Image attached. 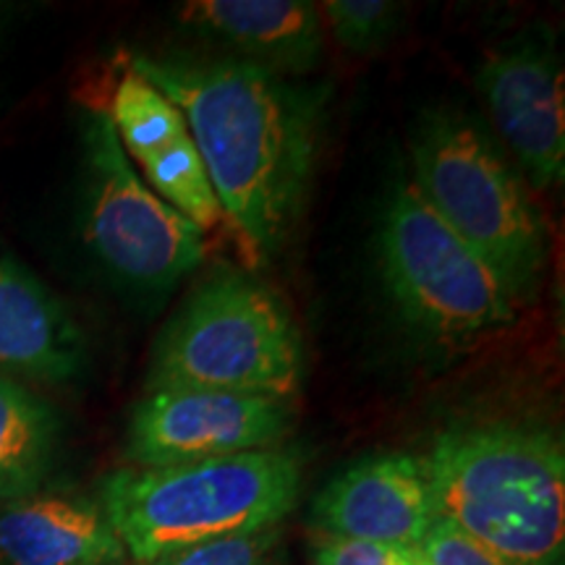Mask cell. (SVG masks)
Masks as SVG:
<instances>
[{"label": "cell", "instance_id": "4fadbf2b", "mask_svg": "<svg viewBox=\"0 0 565 565\" xmlns=\"http://www.w3.org/2000/svg\"><path fill=\"white\" fill-rule=\"evenodd\" d=\"M126 557L100 500L38 490L0 503V565H124Z\"/></svg>", "mask_w": 565, "mask_h": 565}, {"label": "cell", "instance_id": "5b68a950", "mask_svg": "<svg viewBox=\"0 0 565 565\" xmlns=\"http://www.w3.org/2000/svg\"><path fill=\"white\" fill-rule=\"evenodd\" d=\"M412 168L416 194L484 259L511 299H532L547 263L545 217L482 126L458 110L424 113Z\"/></svg>", "mask_w": 565, "mask_h": 565}, {"label": "cell", "instance_id": "3957f363", "mask_svg": "<svg viewBox=\"0 0 565 565\" xmlns=\"http://www.w3.org/2000/svg\"><path fill=\"white\" fill-rule=\"evenodd\" d=\"M301 494V456L286 448L207 461L118 469L103 479L100 505L134 563L280 526Z\"/></svg>", "mask_w": 565, "mask_h": 565}, {"label": "cell", "instance_id": "e0dca14e", "mask_svg": "<svg viewBox=\"0 0 565 565\" xmlns=\"http://www.w3.org/2000/svg\"><path fill=\"white\" fill-rule=\"evenodd\" d=\"M322 13L338 45L351 53H372L383 47L398 32L404 17L401 6L387 0H328L322 3Z\"/></svg>", "mask_w": 565, "mask_h": 565}, {"label": "cell", "instance_id": "7c38bea8", "mask_svg": "<svg viewBox=\"0 0 565 565\" xmlns=\"http://www.w3.org/2000/svg\"><path fill=\"white\" fill-rule=\"evenodd\" d=\"M186 30L282 76H301L322 58V17L303 0H189L175 9Z\"/></svg>", "mask_w": 565, "mask_h": 565}, {"label": "cell", "instance_id": "44dd1931", "mask_svg": "<svg viewBox=\"0 0 565 565\" xmlns=\"http://www.w3.org/2000/svg\"><path fill=\"white\" fill-rule=\"evenodd\" d=\"M124 565H126V563H124ZM131 565H139V563H131Z\"/></svg>", "mask_w": 565, "mask_h": 565}, {"label": "cell", "instance_id": "ac0fdd59", "mask_svg": "<svg viewBox=\"0 0 565 565\" xmlns=\"http://www.w3.org/2000/svg\"><path fill=\"white\" fill-rule=\"evenodd\" d=\"M280 550V529L236 534L225 540L179 550L150 565H275Z\"/></svg>", "mask_w": 565, "mask_h": 565}, {"label": "cell", "instance_id": "52a82bcc", "mask_svg": "<svg viewBox=\"0 0 565 565\" xmlns=\"http://www.w3.org/2000/svg\"><path fill=\"white\" fill-rule=\"evenodd\" d=\"M82 242L105 273L139 294L168 291L204 259V233L147 186L95 105L82 118Z\"/></svg>", "mask_w": 565, "mask_h": 565}, {"label": "cell", "instance_id": "7a4b0ae2", "mask_svg": "<svg viewBox=\"0 0 565 565\" xmlns=\"http://www.w3.org/2000/svg\"><path fill=\"white\" fill-rule=\"evenodd\" d=\"M424 463L440 519L505 565H563L565 454L550 429L519 422L450 427Z\"/></svg>", "mask_w": 565, "mask_h": 565}, {"label": "cell", "instance_id": "30bf717a", "mask_svg": "<svg viewBox=\"0 0 565 565\" xmlns=\"http://www.w3.org/2000/svg\"><path fill=\"white\" fill-rule=\"evenodd\" d=\"M312 521L328 540L416 547L437 521L427 463L412 454L366 456L317 494Z\"/></svg>", "mask_w": 565, "mask_h": 565}, {"label": "cell", "instance_id": "8992f818", "mask_svg": "<svg viewBox=\"0 0 565 565\" xmlns=\"http://www.w3.org/2000/svg\"><path fill=\"white\" fill-rule=\"evenodd\" d=\"M377 267L408 330L463 345L515 320V301L484 259L461 242L408 183H398L377 231Z\"/></svg>", "mask_w": 565, "mask_h": 565}, {"label": "cell", "instance_id": "d6986e66", "mask_svg": "<svg viewBox=\"0 0 565 565\" xmlns=\"http://www.w3.org/2000/svg\"><path fill=\"white\" fill-rule=\"evenodd\" d=\"M414 550L422 565H505L482 542H477L475 536L461 532L440 515Z\"/></svg>", "mask_w": 565, "mask_h": 565}, {"label": "cell", "instance_id": "5bb4252c", "mask_svg": "<svg viewBox=\"0 0 565 565\" xmlns=\"http://www.w3.org/2000/svg\"><path fill=\"white\" fill-rule=\"evenodd\" d=\"M58 437L55 408L0 374V503L40 490L53 469Z\"/></svg>", "mask_w": 565, "mask_h": 565}, {"label": "cell", "instance_id": "9c48e42d", "mask_svg": "<svg viewBox=\"0 0 565 565\" xmlns=\"http://www.w3.org/2000/svg\"><path fill=\"white\" fill-rule=\"evenodd\" d=\"M565 74L550 34L494 45L477 68L494 131L540 192L565 179Z\"/></svg>", "mask_w": 565, "mask_h": 565}, {"label": "cell", "instance_id": "2e32d148", "mask_svg": "<svg viewBox=\"0 0 565 565\" xmlns=\"http://www.w3.org/2000/svg\"><path fill=\"white\" fill-rule=\"evenodd\" d=\"M134 168L162 202L171 204L202 233L212 231L223 221L221 202L189 131L162 150L134 162Z\"/></svg>", "mask_w": 565, "mask_h": 565}, {"label": "cell", "instance_id": "ffe728a7", "mask_svg": "<svg viewBox=\"0 0 565 565\" xmlns=\"http://www.w3.org/2000/svg\"><path fill=\"white\" fill-rule=\"evenodd\" d=\"M312 565H422V561L414 547L372 545V542L320 536V542L315 545Z\"/></svg>", "mask_w": 565, "mask_h": 565}, {"label": "cell", "instance_id": "8fae6325", "mask_svg": "<svg viewBox=\"0 0 565 565\" xmlns=\"http://www.w3.org/2000/svg\"><path fill=\"white\" fill-rule=\"evenodd\" d=\"M87 359V338L66 303L0 244V374L74 383Z\"/></svg>", "mask_w": 565, "mask_h": 565}, {"label": "cell", "instance_id": "9a60e30c", "mask_svg": "<svg viewBox=\"0 0 565 565\" xmlns=\"http://www.w3.org/2000/svg\"><path fill=\"white\" fill-rule=\"evenodd\" d=\"M105 110L131 162L162 150L189 131L181 110L129 66L118 76L110 92V105Z\"/></svg>", "mask_w": 565, "mask_h": 565}, {"label": "cell", "instance_id": "ba28073f", "mask_svg": "<svg viewBox=\"0 0 565 565\" xmlns=\"http://www.w3.org/2000/svg\"><path fill=\"white\" fill-rule=\"evenodd\" d=\"M294 416L291 401L267 395L147 393L131 408L126 458L139 469H158L280 448Z\"/></svg>", "mask_w": 565, "mask_h": 565}, {"label": "cell", "instance_id": "6da1fadb", "mask_svg": "<svg viewBox=\"0 0 565 565\" xmlns=\"http://www.w3.org/2000/svg\"><path fill=\"white\" fill-rule=\"evenodd\" d=\"M126 66L181 110L223 217L252 257H278L312 192L330 89L233 55L129 53Z\"/></svg>", "mask_w": 565, "mask_h": 565}, {"label": "cell", "instance_id": "277c9868", "mask_svg": "<svg viewBox=\"0 0 565 565\" xmlns=\"http://www.w3.org/2000/svg\"><path fill=\"white\" fill-rule=\"evenodd\" d=\"M303 364L301 330L282 296L244 273H217L162 328L147 393L212 391L291 401Z\"/></svg>", "mask_w": 565, "mask_h": 565}]
</instances>
